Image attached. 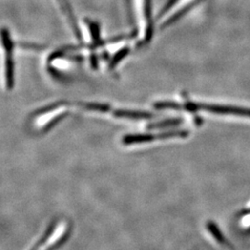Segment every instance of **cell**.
<instances>
[{
    "label": "cell",
    "mask_w": 250,
    "mask_h": 250,
    "mask_svg": "<svg viewBox=\"0 0 250 250\" xmlns=\"http://www.w3.org/2000/svg\"><path fill=\"white\" fill-rule=\"evenodd\" d=\"M70 225L65 221H58L45 232L31 250H55L68 237Z\"/></svg>",
    "instance_id": "6da1fadb"
},
{
    "label": "cell",
    "mask_w": 250,
    "mask_h": 250,
    "mask_svg": "<svg viewBox=\"0 0 250 250\" xmlns=\"http://www.w3.org/2000/svg\"><path fill=\"white\" fill-rule=\"evenodd\" d=\"M184 109H187L191 112H195L197 110H205V111H208L213 114L233 115V116L250 118V108H248V107L202 104V103H195V102L188 101L186 104H184Z\"/></svg>",
    "instance_id": "7a4b0ae2"
},
{
    "label": "cell",
    "mask_w": 250,
    "mask_h": 250,
    "mask_svg": "<svg viewBox=\"0 0 250 250\" xmlns=\"http://www.w3.org/2000/svg\"><path fill=\"white\" fill-rule=\"evenodd\" d=\"M207 238L217 250H235L224 232L213 222H208L204 227Z\"/></svg>",
    "instance_id": "3957f363"
},
{
    "label": "cell",
    "mask_w": 250,
    "mask_h": 250,
    "mask_svg": "<svg viewBox=\"0 0 250 250\" xmlns=\"http://www.w3.org/2000/svg\"><path fill=\"white\" fill-rule=\"evenodd\" d=\"M2 41L4 49L6 51V79H7V88L12 89L14 86V62H13V42L10 38L9 30H2Z\"/></svg>",
    "instance_id": "277c9868"
},
{
    "label": "cell",
    "mask_w": 250,
    "mask_h": 250,
    "mask_svg": "<svg viewBox=\"0 0 250 250\" xmlns=\"http://www.w3.org/2000/svg\"><path fill=\"white\" fill-rule=\"evenodd\" d=\"M113 115L120 118H129V119H149L154 117V114H152L150 112L126 110V109L113 110Z\"/></svg>",
    "instance_id": "5b68a950"
},
{
    "label": "cell",
    "mask_w": 250,
    "mask_h": 250,
    "mask_svg": "<svg viewBox=\"0 0 250 250\" xmlns=\"http://www.w3.org/2000/svg\"><path fill=\"white\" fill-rule=\"evenodd\" d=\"M155 140V134H129L123 139L125 145H134V144L148 143Z\"/></svg>",
    "instance_id": "8992f818"
},
{
    "label": "cell",
    "mask_w": 250,
    "mask_h": 250,
    "mask_svg": "<svg viewBox=\"0 0 250 250\" xmlns=\"http://www.w3.org/2000/svg\"><path fill=\"white\" fill-rule=\"evenodd\" d=\"M143 3L144 15L146 21V40H150L153 32L151 21V2L152 0H141Z\"/></svg>",
    "instance_id": "52a82bcc"
},
{
    "label": "cell",
    "mask_w": 250,
    "mask_h": 250,
    "mask_svg": "<svg viewBox=\"0 0 250 250\" xmlns=\"http://www.w3.org/2000/svg\"><path fill=\"white\" fill-rule=\"evenodd\" d=\"M238 227L244 232H250V208L244 209L238 217Z\"/></svg>",
    "instance_id": "ba28073f"
},
{
    "label": "cell",
    "mask_w": 250,
    "mask_h": 250,
    "mask_svg": "<svg viewBox=\"0 0 250 250\" xmlns=\"http://www.w3.org/2000/svg\"><path fill=\"white\" fill-rule=\"evenodd\" d=\"M82 107L92 111H99V112H108L111 111V107L106 104L99 103H84L82 104Z\"/></svg>",
    "instance_id": "9c48e42d"
},
{
    "label": "cell",
    "mask_w": 250,
    "mask_h": 250,
    "mask_svg": "<svg viewBox=\"0 0 250 250\" xmlns=\"http://www.w3.org/2000/svg\"><path fill=\"white\" fill-rule=\"evenodd\" d=\"M182 119H172V120H168V121H164L159 124H154L149 126L150 129H158V128H164V127H168V126H175V125L182 124Z\"/></svg>",
    "instance_id": "30bf717a"
},
{
    "label": "cell",
    "mask_w": 250,
    "mask_h": 250,
    "mask_svg": "<svg viewBox=\"0 0 250 250\" xmlns=\"http://www.w3.org/2000/svg\"><path fill=\"white\" fill-rule=\"evenodd\" d=\"M128 53H129V48H126V47H125V48L121 49V50L113 57V59L111 60L109 68H113L114 66H116L117 64L120 62L125 58V56H127V54Z\"/></svg>",
    "instance_id": "8fae6325"
},
{
    "label": "cell",
    "mask_w": 250,
    "mask_h": 250,
    "mask_svg": "<svg viewBox=\"0 0 250 250\" xmlns=\"http://www.w3.org/2000/svg\"><path fill=\"white\" fill-rule=\"evenodd\" d=\"M21 47L27 48V49H34V50H42L44 49L43 45H37V44H31V43H20Z\"/></svg>",
    "instance_id": "7c38bea8"
}]
</instances>
